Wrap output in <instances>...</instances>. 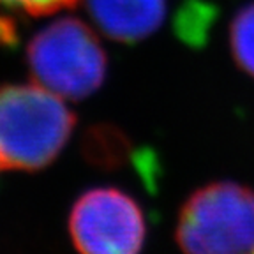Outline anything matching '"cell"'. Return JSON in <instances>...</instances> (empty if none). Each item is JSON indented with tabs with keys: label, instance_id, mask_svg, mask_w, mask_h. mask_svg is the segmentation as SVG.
Masks as SVG:
<instances>
[{
	"label": "cell",
	"instance_id": "obj_2",
	"mask_svg": "<svg viewBox=\"0 0 254 254\" xmlns=\"http://www.w3.org/2000/svg\"><path fill=\"white\" fill-rule=\"evenodd\" d=\"M27 65L37 85L64 99L81 101L103 87L108 55L87 23L64 16L30 39Z\"/></svg>",
	"mask_w": 254,
	"mask_h": 254
},
{
	"label": "cell",
	"instance_id": "obj_6",
	"mask_svg": "<svg viewBox=\"0 0 254 254\" xmlns=\"http://www.w3.org/2000/svg\"><path fill=\"white\" fill-rule=\"evenodd\" d=\"M230 48L238 67L254 78V2L240 9L231 21Z\"/></svg>",
	"mask_w": 254,
	"mask_h": 254
},
{
	"label": "cell",
	"instance_id": "obj_3",
	"mask_svg": "<svg viewBox=\"0 0 254 254\" xmlns=\"http://www.w3.org/2000/svg\"><path fill=\"white\" fill-rule=\"evenodd\" d=\"M184 254H254V190L235 182L201 187L177 222Z\"/></svg>",
	"mask_w": 254,
	"mask_h": 254
},
{
	"label": "cell",
	"instance_id": "obj_1",
	"mask_svg": "<svg viewBox=\"0 0 254 254\" xmlns=\"http://www.w3.org/2000/svg\"><path fill=\"white\" fill-rule=\"evenodd\" d=\"M76 115L41 85H0V170L37 171L67 145Z\"/></svg>",
	"mask_w": 254,
	"mask_h": 254
},
{
	"label": "cell",
	"instance_id": "obj_7",
	"mask_svg": "<svg viewBox=\"0 0 254 254\" xmlns=\"http://www.w3.org/2000/svg\"><path fill=\"white\" fill-rule=\"evenodd\" d=\"M79 0H0V7L25 16H48L74 9Z\"/></svg>",
	"mask_w": 254,
	"mask_h": 254
},
{
	"label": "cell",
	"instance_id": "obj_4",
	"mask_svg": "<svg viewBox=\"0 0 254 254\" xmlns=\"http://www.w3.org/2000/svg\"><path fill=\"white\" fill-rule=\"evenodd\" d=\"M69 231L79 254H139L145 217L129 194L99 187L87 190L74 203Z\"/></svg>",
	"mask_w": 254,
	"mask_h": 254
},
{
	"label": "cell",
	"instance_id": "obj_8",
	"mask_svg": "<svg viewBox=\"0 0 254 254\" xmlns=\"http://www.w3.org/2000/svg\"><path fill=\"white\" fill-rule=\"evenodd\" d=\"M12 20L0 16V46L2 44H12L16 41V30Z\"/></svg>",
	"mask_w": 254,
	"mask_h": 254
},
{
	"label": "cell",
	"instance_id": "obj_5",
	"mask_svg": "<svg viewBox=\"0 0 254 254\" xmlns=\"http://www.w3.org/2000/svg\"><path fill=\"white\" fill-rule=\"evenodd\" d=\"M85 4L104 36L124 44L147 39L166 16V0H85Z\"/></svg>",
	"mask_w": 254,
	"mask_h": 254
}]
</instances>
